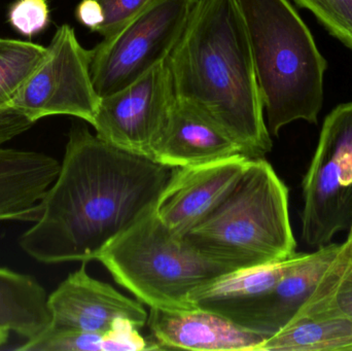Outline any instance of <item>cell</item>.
Instances as JSON below:
<instances>
[{
  "label": "cell",
  "mask_w": 352,
  "mask_h": 351,
  "mask_svg": "<svg viewBox=\"0 0 352 351\" xmlns=\"http://www.w3.org/2000/svg\"><path fill=\"white\" fill-rule=\"evenodd\" d=\"M173 168L121 150L88 128L70 130L59 174L29 210L35 224L21 249L39 263L96 260L103 249L156 205Z\"/></svg>",
  "instance_id": "1"
},
{
  "label": "cell",
  "mask_w": 352,
  "mask_h": 351,
  "mask_svg": "<svg viewBox=\"0 0 352 351\" xmlns=\"http://www.w3.org/2000/svg\"><path fill=\"white\" fill-rule=\"evenodd\" d=\"M175 98L223 129L250 159L272 150L237 0H198L167 58Z\"/></svg>",
  "instance_id": "2"
},
{
  "label": "cell",
  "mask_w": 352,
  "mask_h": 351,
  "mask_svg": "<svg viewBox=\"0 0 352 351\" xmlns=\"http://www.w3.org/2000/svg\"><path fill=\"white\" fill-rule=\"evenodd\" d=\"M248 31L267 127L318 124L328 63L287 0H237Z\"/></svg>",
  "instance_id": "3"
},
{
  "label": "cell",
  "mask_w": 352,
  "mask_h": 351,
  "mask_svg": "<svg viewBox=\"0 0 352 351\" xmlns=\"http://www.w3.org/2000/svg\"><path fill=\"white\" fill-rule=\"evenodd\" d=\"M184 238L232 271L289 259L297 247L289 189L264 158L252 159L233 191Z\"/></svg>",
  "instance_id": "4"
},
{
  "label": "cell",
  "mask_w": 352,
  "mask_h": 351,
  "mask_svg": "<svg viewBox=\"0 0 352 351\" xmlns=\"http://www.w3.org/2000/svg\"><path fill=\"white\" fill-rule=\"evenodd\" d=\"M96 260L140 303L168 311L194 309L188 296L195 288L233 272L171 232L155 206L113 238Z\"/></svg>",
  "instance_id": "5"
},
{
  "label": "cell",
  "mask_w": 352,
  "mask_h": 351,
  "mask_svg": "<svg viewBox=\"0 0 352 351\" xmlns=\"http://www.w3.org/2000/svg\"><path fill=\"white\" fill-rule=\"evenodd\" d=\"M302 239L329 245L352 223V101L324 119L318 146L303 179Z\"/></svg>",
  "instance_id": "6"
},
{
  "label": "cell",
  "mask_w": 352,
  "mask_h": 351,
  "mask_svg": "<svg viewBox=\"0 0 352 351\" xmlns=\"http://www.w3.org/2000/svg\"><path fill=\"white\" fill-rule=\"evenodd\" d=\"M198 0H152L125 27L96 45L91 76L100 98L129 86L162 63L182 36Z\"/></svg>",
  "instance_id": "7"
},
{
  "label": "cell",
  "mask_w": 352,
  "mask_h": 351,
  "mask_svg": "<svg viewBox=\"0 0 352 351\" xmlns=\"http://www.w3.org/2000/svg\"><path fill=\"white\" fill-rule=\"evenodd\" d=\"M43 63L8 106L35 123L49 115H66L92 125L100 97L91 76L92 52L86 49L70 25L57 29Z\"/></svg>",
  "instance_id": "8"
},
{
  "label": "cell",
  "mask_w": 352,
  "mask_h": 351,
  "mask_svg": "<svg viewBox=\"0 0 352 351\" xmlns=\"http://www.w3.org/2000/svg\"><path fill=\"white\" fill-rule=\"evenodd\" d=\"M173 99L166 59L129 86L100 98L92 126L104 141L153 160Z\"/></svg>",
  "instance_id": "9"
},
{
  "label": "cell",
  "mask_w": 352,
  "mask_h": 351,
  "mask_svg": "<svg viewBox=\"0 0 352 351\" xmlns=\"http://www.w3.org/2000/svg\"><path fill=\"white\" fill-rule=\"evenodd\" d=\"M252 159L244 155L173 168L155 205L161 222L184 237L233 191Z\"/></svg>",
  "instance_id": "10"
},
{
  "label": "cell",
  "mask_w": 352,
  "mask_h": 351,
  "mask_svg": "<svg viewBox=\"0 0 352 351\" xmlns=\"http://www.w3.org/2000/svg\"><path fill=\"white\" fill-rule=\"evenodd\" d=\"M86 264L82 263L47 297L50 327L105 334L120 319H127L138 329L144 328L148 315L142 303L89 275Z\"/></svg>",
  "instance_id": "11"
},
{
  "label": "cell",
  "mask_w": 352,
  "mask_h": 351,
  "mask_svg": "<svg viewBox=\"0 0 352 351\" xmlns=\"http://www.w3.org/2000/svg\"><path fill=\"white\" fill-rule=\"evenodd\" d=\"M146 325L162 350L256 351L267 339L217 313L198 308H151Z\"/></svg>",
  "instance_id": "12"
},
{
  "label": "cell",
  "mask_w": 352,
  "mask_h": 351,
  "mask_svg": "<svg viewBox=\"0 0 352 351\" xmlns=\"http://www.w3.org/2000/svg\"><path fill=\"white\" fill-rule=\"evenodd\" d=\"M243 155L223 129L177 99H173L153 160L169 168L194 166Z\"/></svg>",
  "instance_id": "13"
},
{
  "label": "cell",
  "mask_w": 352,
  "mask_h": 351,
  "mask_svg": "<svg viewBox=\"0 0 352 351\" xmlns=\"http://www.w3.org/2000/svg\"><path fill=\"white\" fill-rule=\"evenodd\" d=\"M340 247L329 243L314 253H296L280 280L258 303L250 330L269 338L289 325L318 288Z\"/></svg>",
  "instance_id": "14"
},
{
  "label": "cell",
  "mask_w": 352,
  "mask_h": 351,
  "mask_svg": "<svg viewBox=\"0 0 352 351\" xmlns=\"http://www.w3.org/2000/svg\"><path fill=\"white\" fill-rule=\"evenodd\" d=\"M292 258L223 274L195 288L188 300L195 308L217 313L252 331L250 326L258 303L280 280Z\"/></svg>",
  "instance_id": "15"
},
{
  "label": "cell",
  "mask_w": 352,
  "mask_h": 351,
  "mask_svg": "<svg viewBox=\"0 0 352 351\" xmlns=\"http://www.w3.org/2000/svg\"><path fill=\"white\" fill-rule=\"evenodd\" d=\"M60 167L43 152L0 146V220H26L57 179Z\"/></svg>",
  "instance_id": "16"
},
{
  "label": "cell",
  "mask_w": 352,
  "mask_h": 351,
  "mask_svg": "<svg viewBox=\"0 0 352 351\" xmlns=\"http://www.w3.org/2000/svg\"><path fill=\"white\" fill-rule=\"evenodd\" d=\"M47 294L34 278L0 268V328L26 340L51 323Z\"/></svg>",
  "instance_id": "17"
},
{
  "label": "cell",
  "mask_w": 352,
  "mask_h": 351,
  "mask_svg": "<svg viewBox=\"0 0 352 351\" xmlns=\"http://www.w3.org/2000/svg\"><path fill=\"white\" fill-rule=\"evenodd\" d=\"M352 350V321L311 317L292 321L256 351Z\"/></svg>",
  "instance_id": "18"
},
{
  "label": "cell",
  "mask_w": 352,
  "mask_h": 351,
  "mask_svg": "<svg viewBox=\"0 0 352 351\" xmlns=\"http://www.w3.org/2000/svg\"><path fill=\"white\" fill-rule=\"evenodd\" d=\"M311 317L352 321V251L346 241L341 245L318 288L294 319Z\"/></svg>",
  "instance_id": "19"
},
{
  "label": "cell",
  "mask_w": 352,
  "mask_h": 351,
  "mask_svg": "<svg viewBox=\"0 0 352 351\" xmlns=\"http://www.w3.org/2000/svg\"><path fill=\"white\" fill-rule=\"evenodd\" d=\"M47 54L37 43L0 38V107L10 105Z\"/></svg>",
  "instance_id": "20"
},
{
  "label": "cell",
  "mask_w": 352,
  "mask_h": 351,
  "mask_svg": "<svg viewBox=\"0 0 352 351\" xmlns=\"http://www.w3.org/2000/svg\"><path fill=\"white\" fill-rule=\"evenodd\" d=\"M104 334L87 333L47 327L43 333L26 340L16 350L103 351Z\"/></svg>",
  "instance_id": "21"
},
{
  "label": "cell",
  "mask_w": 352,
  "mask_h": 351,
  "mask_svg": "<svg viewBox=\"0 0 352 351\" xmlns=\"http://www.w3.org/2000/svg\"><path fill=\"white\" fill-rule=\"evenodd\" d=\"M352 51V0H294Z\"/></svg>",
  "instance_id": "22"
},
{
  "label": "cell",
  "mask_w": 352,
  "mask_h": 351,
  "mask_svg": "<svg viewBox=\"0 0 352 351\" xmlns=\"http://www.w3.org/2000/svg\"><path fill=\"white\" fill-rule=\"evenodd\" d=\"M50 21L47 0H16L8 10L10 26L26 37L43 32Z\"/></svg>",
  "instance_id": "23"
},
{
  "label": "cell",
  "mask_w": 352,
  "mask_h": 351,
  "mask_svg": "<svg viewBox=\"0 0 352 351\" xmlns=\"http://www.w3.org/2000/svg\"><path fill=\"white\" fill-rule=\"evenodd\" d=\"M140 330L131 321L120 319L104 334L103 351L162 350L154 339L142 337Z\"/></svg>",
  "instance_id": "24"
},
{
  "label": "cell",
  "mask_w": 352,
  "mask_h": 351,
  "mask_svg": "<svg viewBox=\"0 0 352 351\" xmlns=\"http://www.w3.org/2000/svg\"><path fill=\"white\" fill-rule=\"evenodd\" d=\"M104 12V23L99 34L109 37L135 18L152 0H97Z\"/></svg>",
  "instance_id": "25"
},
{
  "label": "cell",
  "mask_w": 352,
  "mask_h": 351,
  "mask_svg": "<svg viewBox=\"0 0 352 351\" xmlns=\"http://www.w3.org/2000/svg\"><path fill=\"white\" fill-rule=\"evenodd\" d=\"M34 125L24 113L14 107H0V146L14 139Z\"/></svg>",
  "instance_id": "26"
},
{
  "label": "cell",
  "mask_w": 352,
  "mask_h": 351,
  "mask_svg": "<svg viewBox=\"0 0 352 351\" xmlns=\"http://www.w3.org/2000/svg\"><path fill=\"white\" fill-rule=\"evenodd\" d=\"M76 18L80 24L98 32L104 23V12L97 0H82L76 8Z\"/></svg>",
  "instance_id": "27"
},
{
  "label": "cell",
  "mask_w": 352,
  "mask_h": 351,
  "mask_svg": "<svg viewBox=\"0 0 352 351\" xmlns=\"http://www.w3.org/2000/svg\"><path fill=\"white\" fill-rule=\"evenodd\" d=\"M10 332L6 328H0V346H4L8 342Z\"/></svg>",
  "instance_id": "28"
},
{
  "label": "cell",
  "mask_w": 352,
  "mask_h": 351,
  "mask_svg": "<svg viewBox=\"0 0 352 351\" xmlns=\"http://www.w3.org/2000/svg\"><path fill=\"white\" fill-rule=\"evenodd\" d=\"M349 237H347L346 242L349 243V247H351L352 251V223L351 227H349Z\"/></svg>",
  "instance_id": "29"
}]
</instances>
